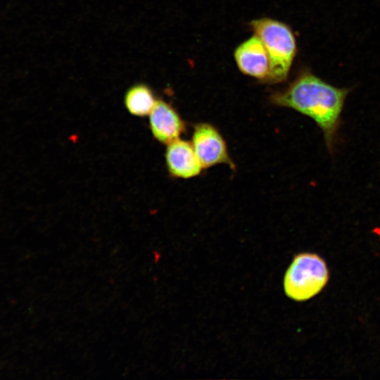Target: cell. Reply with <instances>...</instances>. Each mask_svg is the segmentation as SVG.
<instances>
[{"mask_svg": "<svg viewBox=\"0 0 380 380\" xmlns=\"http://www.w3.org/2000/svg\"><path fill=\"white\" fill-rule=\"evenodd\" d=\"M350 88L334 86L310 71L302 72L284 90L273 93L274 105L291 108L312 119L332 153L341 125V115Z\"/></svg>", "mask_w": 380, "mask_h": 380, "instance_id": "cell-1", "label": "cell"}, {"mask_svg": "<svg viewBox=\"0 0 380 380\" xmlns=\"http://www.w3.org/2000/svg\"><path fill=\"white\" fill-rule=\"evenodd\" d=\"M250 25L268 53L270 72L266 82L284 81L296 54V42L292 30L285 23L269 18L254 20Z\"/></svg>", "mask_w": 380, "mask_h": 380, "instance_id": "cell-2", "label": "cell"}, {"mask_svg": "<svg viewBox=\"0 0 380 380\" xmlns=\"http://www.w3.org/2000/svg\"><path fill=\"white\" fill-rule=\"evenodd\" d=\"M329 272L324 260L312 253L294 256L284 277L286 295L296 301H305L319 294L327 285Z\"/></svg>", "mask_w": 380, "mask_h": 380, "instance_id": "cell-3", "label": "cell"}, {"mask_svg": "<svg viewBox=\"0 0 380 380\" xmlns=\"http://www.w3.org/2000/svg\"><path fill=\"white\" fill-rule=\"evenodd\" d=\"M191 138V143L203 168L226 164L234 169L225 140L215 126L208 122L197 123Z\"/></svg>", "mask_w": 380, "mask_h": 380, "instance_id": "cell-4", "label": "cell"}, {"mask_svg": "<svg viewBox=\"0 0 380 380\" xmlns=\"http://www.w3.org/2000/svg\"><path fill=\"white\" fill-rule=\"evenodd\" d=\"M234 59L244 75L266 82L270 72L267 50L258 36L254 34L234 51Z\"/></svg>", "mask_w": 380, "mask_h": 380, "instance_id": "cell-5", "label": "cell"}, {"mask_svg": "<svg viewBox=\"0 0 380 380\" xmlns=\"http://www.w3.org/2000/svg\"><path fill=\"white\" fill-rule=\"evenodd\" d=\"M165 162L169 173L176 178L194 177L203 169L191 143L179 138L167 144Z\"/></svg>", "mask_w": 380, "mask_h": 380, "instance_id": "cell-6", "label": "cell"}, {"mask_svg": "<svg viewBox=\"0 0 380 380\" xmlns=\"http://www.w3.org/2000/svg\"><path fill=\"white\" fill-rule=\"evenodd\" d=\"M149 127L153 137L167 144L179 138L185 125L177 111L167 102L158 99L150 113Z\"/></svg>", "mask_w": 380, "mask_h": 380, "instance_id": "cell-7", "label": "cell"}, {"mask_svg": "<svg viewBox=\"0 0 380 380\" xmlns=\"http://www.w3.org/2000/svg\"><path fill=\"white\" fill-rule=\"evenodd\" d=\"M156 101L152 89L144 84H137L131 87L124 99L127 110L132 115L139 117L149 115Z\"/></svg>", "mask_w": 380, "mask_h": 380, "instance_id": "cell-8", "label": "cell"}]
</instances>
